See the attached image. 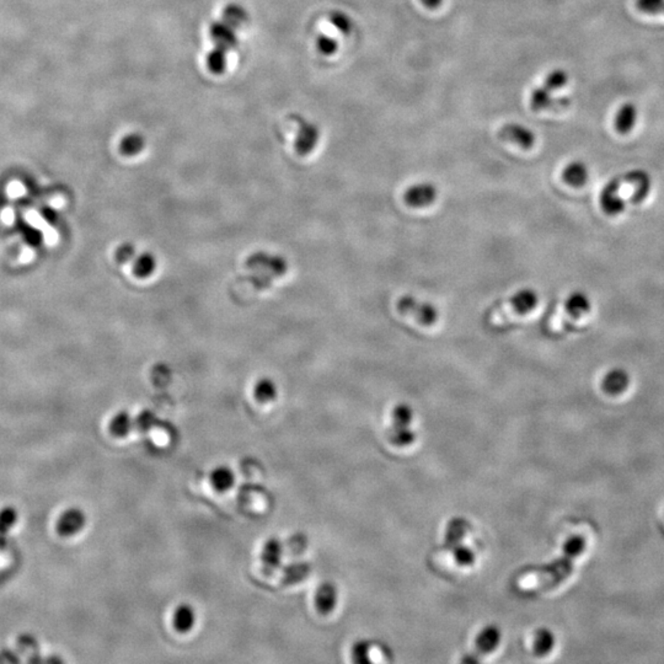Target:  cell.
<instances>
[{
  "mask_svg": "<svg viewBox=\"0 0 664 664\" xmlns=\"http://www.w3.org/2000/svg\"><path fill=\"white\" fill-rule=\"evenodd\" d=\"M413 421V408L408 403H398L391 413V426L389 428V439L391 444L408 446L416 441V434L411 428Z\"/></svg>",
  "mask_w": 664,
  "mask_h": 664,
  "instance_id": "obj_1",
  "label": "cell"
},
{
  "mask_svg": "<svg viewBox=\"0 0 664 664\" xmlns=\"http://www.w3.org/2000/svg\"><path fill=\"white\" fill-rule=\"evenodd\" d=\"M396 310L403 316L413 319V321L422 326H432L439 318V312L433 304L415 298L413 295L400 297L396 302Z\"/></svg>",
  "mask_w": 664,
  "mask_h": 664,
  "instance_id": "obj_2",
  "label": "cell"
},
{
  "mask_svg": "<svg viewBox=\"0 0 664 664\" xmlns=\"http://www.w3.org/2000/svg\"><path fill=\"white\" fill-rule=\"evenodd\" d=\"M502 639L501 629L496 625H489L480 631L479 635L475 639L474 650L466 656L463 662L466 663H476L484 658L485 656L490 655L497 648Z\"/></svg>",
  "mask_w": 664,
  "mask_h": 664,
  "instance_id": "obj_3",
  "label": "cell"
},
{
  "mask_svg": "<svg viewBox=\"0 0 664 664\" xmlns=\"http://www.w3.org/2000/svg\"><path fill=\"white\" fill-rule=\"evenodd\" d=\"M539 304V295L533 288H523L508 299L507 303L496 312L498 320L504 318L507 314L526 315L536 308Z\"/></svg>",
  "mask_w": 664,
  "mask_h": 664,
  "instance_id": "obj_4",
  "label": "cell"
},
{
  "mask_svg": "<svg viewBox=\"0 0 664 664\" xmlns=\"http://www.w3.org/2000/svg\"><path fill=\"white\" fill-rule=\"evenodd\" d=\"M622 189V180L620 179H612L607 182L599 195V204L602 207L603 212L607 215H619L624 213L627 209V201L620 194Z\"/></svg>",
  "mask_w": 664,
  "mask_h": 664,
  "instance_id": "obj_5",
  "label": "cell"
},
{
  "mask_svg": "<svg viewBox=\"0 0 664 664\" xmlns=\"http://www.w3.org/2000/svg\"><path fill=\"white\" fill-rule=\"evenodd\" d=\"M438 190L431 182L410 186L403 192V202L411 208H425L436 202Z\"/></svg>",
  "mask_w": 664,
  "mask_h": 664,
  "instance_id": "obj_6",
  "label": "cell"
},
{
  "mask_svg": "<svg viewBox=\"0 0 664 664\" xmlns=\"http://www.w3.org/2000/svg\"><path fill=\"white\" fill-rule=\"evenodd\" d=\"M86 526V514L81 508L66 509L58 518L56 529L63 538H71L81 533Z\"/></svg>",
  "mask_w": 664,
  "mask_h": 664,
  "instance_id": "obj_7",
  "label": "cell"
},
{
  "mask_svg": "<svg viewBox=\"0 0 664 664\" xmlns=\"http://www.w3.org/2000/svg\"><path fill=\"white\" fill-rule=\"evenodd\" d=\"M497 134L498 138L503 142L512 143L522 149H531L535 144V134L523 124H504L499 129Z\"/></svg>",
  "mask_w": 664,
  "mask_h": 664,
  "instance_id": "obj_8",
  "label": "cell"
},
{
  "mask_svg": "<svg viewBox=\"0 0 664 664\" xmlns=\"http://www.w3.org/2000/svg\"><path fill=\"white\" fill-rule=\"evenodd\" d=\"M624 181H627L629 185L632 186V196H631L632 203H641L650 195L651 190H652V179L647 171L642 170V169L627 171L624 175Z\"/></svg>",
  "mask_w": 664,
  "mask_h": 664,
  "instance_id": "obj_9",
  "label": "cell"
},
{
  "mask_svg": "<svg viewBox=\"0 0 664 664\" xmlns=\"http://www.w3.org/2000/svg\"><path fill=\"white\" fill-rule=\"evenodd\" d=\"M571 101L569 97H556L554 99L551 95V91L546 89L545 86H539L531 91L530 107L533 111L539 112L544 109H551V111H560V109L569 107Z\"/></svg>",
  "mask_w": 664,
  "mask_h": 664,
  "instance_id": "obj_10",
  "label": "cell"
},
{
  "mask_svg": "<svg viewBox=\"0 0 664 664\" xmlns=\"http://www.w3.org/2000/svg\"><path fill=\"white\" fill-rule=\"evenodd\" d=\"M631 377L625 368L614 367L607 370L602 379V389L607 395H620L630 386Z\"/></svg>",
  "mask_w": 664,
  "mask_h": 664,
  "instance_id": "obj_11",
  "label": "cell"
},
{
  "mask_svg": "<svg viewBox=\"0 0 664 664\" xmlns=\"http://www.w3.org/2000/svg\"><path fill=\"white\" fill-rule=\"evenodd\" d=\"M283 552H285V546L280 543V539L270 538L268 540H266L262 546L261 555H260L262 567L266 572L272 574L275 569H280L282 559H283Z\"/></svg>",
  "mask_w": 664,
  "mask_h": 664,
  "instance_id": "obj_12",
  "label": "cell"
},
{
  "mask_svg": "<svg viewBox=\"0 0 664 664\" xmlns=\"http://www.w3.org/2000/svg\"><path fill=\"white\" fill-rule=\"evenodd\" d=\"M338 602V592L337 587L332 582H323L319 584L318 588L315 591V597L314 603L315 607L320 614L328 615L330 612L335 610Z\"/></svg>",
  "mask_w": 664,
  "mask_h": 664,
  "instance_id": "obj_13",
  "label": "cell"
},
{
  "mask_svg": "<svg viewBox=\"0 0 664 664\" xmlns=\"http://www.w3.org/2000/svg\"><path fill=\"white\" fill-rule=\"evenodd\" d=\"M320 133L315 124H309L307 121H300L298 138L295 141V149L299 155H308L313 152L314 148L318 144Z\"/></svg>",
  "mask_w": 664,
  "mask_h": 664,
  "instance_id": "obj_14",
  "label": "cell"
},
{
  "mask_svg": "<svg viewBox=\"0 0 664 664\" xmlns=\"http://www.w3.org/2000/svg\"><path fill=\"white\" fill-rule=\"evenodd\" d=\"M564 184L571 187H582L589 179V169L582 160H574L564 166L561 172Z\"/></svg>",
  "mask_w": 664,
  "mask_h": 664,
  "instance_id": "obj_15",
  "label": "cell"
},
{
  "mask_svg": "<svg viewBox=\"0 0 664 664\" xmlns=\"http://www.w3.org/2000/svg\"><path fill=\"white\" fill-rule=\"evenodd\" d=\"M592 309V302L589 295L582 290H574L564 300V310L569 316L579 319L587 315Z\"/></svg>",
  "mask_w": 664,
  "mask_h": 664,
  "instance_id": "obj_16",
  "label": "cell"
},
{
  "mask_svg": "<svg viewBox=\"0 0 664 664\" xmlns=\"http://www.w3.org/2000/svg\"><path fill=\"white\" fill-rule=\"evenodd\" d=\"M196 620H197V614H196L195 607L184 603L174 610L172 615V625L174 629L179 632H189L195 627Z\"/></svg>",
  "mask_w": 664,
  "mask_h": 664,
  "instance_id": "obj_17",
  "label": "cell"
},
{
  "mask_svg": "<svg viewBox=\"0 0 664 664\" xmlns=\"http://www.w3.org/2000/svg\"><path fill=\"white\" fill-rule=\"evenodd\" d=\"M637 107L632 102H625L622 105V107L617 109V116L614 119V126L617 132L620 134H627L630 133L637 122Z\"/></svg>",
  "mask_w": 664,
  "mask_h": 664,
  "instance_id": "obj_18",
  "label": "cell"
},
{
  "mask_svg": "<svg viewBox=\"0 0 664 664\" xmlns=\"http://www.w3.org/2000/svg\"><path fill=\"white\" fill-rule=\"evenodd\" d=\"M209 481L215 491L227 492L235 484V474L229 466L220 465L211 471Z\"/></svg>",
  "mask_w": 664,
  "mask_h": 664,
  "instance_id": "obj_19",
  "label": "cell"
},
{
  "mask_svg": "<svg viewBox=\"0 0 664 664\" xmlns=\"http://www.w3.org/2000/svg\"><path fill=\"white\" fill-rule=\"evenodd\" d=\"M556 636L550 629L541 627L534 634L533 639V650L535 656L544 657L550 653L555 648Z\"/></svg>",
  "mask_w": 664,
  "mask_h": 664,
  "instance_id": "obj_20",
  "label": "cell"
},
{
  "mask_svg": "<svg viewBox=\"0 0 664 664\" xmlns=\"http://www.w3.org/2000/svg\"><path fill=\"white\" fill-rule=\"evenodd\" d=\"M133 427H134V420L127 411H119L116 413L109 423V433L117 438L127 436Z\"/></svg>",
  "mask_w": 664,
  "mask_h": 664,
  "instance_id": "obj_21",
  "label": "cell"
},
{
  "mask_svg": "<svg viewBox=\"0 0 664 664\" xmlns=\"http://www.w3.org/2000/svg\"><path fill=\"white\" fill-rule=\"evenodd\" d=\"M18 522V511L11 506L4 507L0 511V550L6 547L8 534Z\"/></svg>",
  "mask_w": 664,
  "mask_h": 664,
  "instance_id": "obj_22",
  "label": "cell"
},
{
  "mask_svg": "<svg viewBox=\"0 0 664 664\" xmlns=\"http://www.w3.org/2000/svg\"><path fill=\"white\" fill-rule=\"evenodd\" d=\"M469 530V526L466 521L463 518H458L449 523V527L446 528V547L453 549L454 546L461 544L464 540L465 534Z\"/></svg>",
  "mask_w": 664,
  "mask_h": 664,
  "instance_id": "obj_23",
  "label": "cell"
},
{
  "mask_svg": "<svg viewBox=\"0 0 664 664\" xmlns=\"http://www.w3.org/2000/svg\"><path fill=\"white\" fill-rule=\"evenodd\" d=\"M310 571L312 567L307 562H293L283 569V579L285 583H298L308 577Z\"/></svg>",
  "mask_w": 664,
  "mask_h": 664,
  "instance_id": "obj_24",
  "label": "cell"
},
{
  "mask_svg": "<svg viewBox=\"0 0 664 664\" xmlns=\"http://www.w3.org/2000/svg\"><path fill=\"white\" fill-rule=\"evenodd\" d=\"M278 390L275 381L268 378H262L254 386V396L259 403H266L273 401L277 398Z\"/></svg>",
  "mask_w": 664,
  "mask_h": 664,
  "instance_id": "obj_25",
  "label": "cell"
},
{
  "mask_svg": "<svg viewBox=\"0 0 664 664\" xmlns=\"http://www.w3.org/2000/svg\"><path fill=\"white\" fill-rule=\"evenodd\" d=\"M155 268H157V260L149 252L142 254L133 261V273L137 275L138 278H147L154 273Z\"/></svg>",
  "mask_w": 664,
  "mask_h": 664,
  "instance_id": "obj_26",
  "label": "cell"
},
{
  "mask_svg": "<svg viewBox=\"0 0 664 664\" xmlns=\"http://www.w3.org/2000/svg\"><path fill=\"white\" fill-rule=\"evenodd\" d=\"M328 20L331 21V24L336 28L340 32L343 33L345 36H348L351 35L352 31H353V28H355V23H353V19H352L350 15L343 13V11H340V10H333L330 14H328Z\"/></svg>",
  "mask_w": 664,
  "mask_h": 664,
  "instance_id": "obj_27",
  "label": "cell"
},
{
  "mask_svg": "<svg viewBox=\"0 0 664 664\" xmlns=\"http://www.w3.org/2000/svg\"><path fill=\"white\" fill-rule=\"evenodd\" d=\"M451 551H453V559L461 567H470L476 562V554H475L474 549L470 547L469 545L459 544V545L454 546Z\"/></svg>",
  "mask_w": 664,
  "mask_h": 664,
  "instance_id": "obj_28",
  "label": "cell"
},
{
  "mask_svg": "<svg viewBox=\"0 0 664 664\" xmlns=\"http://www.w3.org/2000/svg\"><path fill=\"white\" fill-rule=\"evenodd\" d=\"M567 83H569L567 71L557 68V69H554L547 74L543 85L545 86L546 89L554 91L559 90L561 88L567 85Z\"/></svg>",
  "mask_w": 664,
  "mask_h": 664,
  "instance_id": "obj_29",
  "label": "cell"
},
{
  "mask_svg": "<svg viewBox=\"0 0 664 664\" xmlns=\"http://www.w3.org/2000/svg\"><path fill=\"white\" fill-rule=\"evenodd\" d=\"M373 646L368 641H358L352 648V662L355 663H369L372 662L370 653Z\"/></svg>",
  "mask_w": 664,
  "mask_h": 664,
  "instance_id": "obj_30",
  "label": "cell"
},
{
  "mask_svg": "<svg viewBox=\"0 0 664 664\" xmlns=\"http://www.w3.org/2000/svg\"><path fill=\"white\" fill-rule=\"evenodd\" d=\"M636 8L646 14H664V0H636Z\"/></svg>",
  "mask_w": 664,
  "mask_h": 664,
  "instance_id": "obj_31",
  "label": "cell"
},
{
  "mask_svg": "<svg viewBox=\"0 0 664 664\" xmlns=\"http://www.w3.org/2000/svg\"><path fill=\"white\" fill-rule=\"evenodd\" d=\"M586 549V541L583 538L579 535H574L569 538V540L564 543V551L567 556H579Z\"/></svg>",
  "mask_w": 664,
  "mask_h": 664,
  "instance_id": "obj_32",
  "label": "cell"
},
{
  "mask_svg": "<svg viewBox=\"0 0 664 664\" xmlns=\"http://www.w3.org/2000/svg\"><path fill=\"white\" fill-rule=\"evenodd\" d=\"M316 47H318L319 52L324 56H332L338 49V43L335 38L326 36V35H320L316 40Z\"/></svg>",
  "mask_w": 664,
  "mask_h": 664,
  "instance_id": "obj_33",
  "label": "cell"
},
{
  "mask_svg": "<svg viewBox=\"0 0 664 664\" xmlns=\"http://www.w3.org/2000/svg\"><path fill=\"white\" fill-rule=\"evenodd\" d=\"M155 422H157V417H155L154 413H150V411H143L134 420V426L141 432H148L154 427Z\"/></svg>",
  "mask_w": 664,
  "mask_h": 664,
  "instance_id": "obj_34",
  "label": "cell"
},
{
  "mask_svg": "<svg viewBox=\"0 0 664 664\" xmlns=\"http://www.w3.org/2000/svg\"><path fill=\"white\" fill-rule=\"evenodd\" d=\"M288 546H290V550L295 554H299L304 551V549L307 547V538L302 535V534H297V535H293L290 539V543H288Z\"/></svg>",
  "mask_w": 664,
  "mask_h": 664,
  "instance_id": "obj_35",
  "label": "cell"
},
{
  "mask_svg": "<svg viewBox=\"0 0 664 664\" xmlns=\"http://www.w3.org/2000/svg\"><path fill=\"white\" fill-rule=\"evenodd\" d=\"M116 257H117L119 262H124V263L129 262V260L134 259V247L129 245V244H124L117 250Z\"/></svg>",
  "mask_w": 664,
  "mask_h": 664,
  "instance_id": "obj_36",
  "label": "cell"
},
{
  "mask_svg": "<svg viewBox=\"0 0 664 664\" xmlns=\"http://www.w3.org/2000/svg\"><path fill=\"white\" fill-rule=\"evenodd\" d=\"M420 1L422 3L423 6L431 10L438 9L443 3V0H420Z\"/></svg>",
  "mask_w": 664,
  "mask_h": 664,
  "instance_id": "obj_37",
  "label": "cell"
}]
</instances>
